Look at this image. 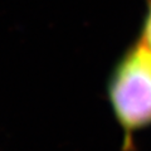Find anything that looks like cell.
Listing matches in <instances>:
<instances>
[{
    "mask_svg": "<svg viewBox=\"0 0 151 151\" xmlns=\"http://www.w3.org/2000/svg\"><path fill=\"white\" fill-rule=\"evenodd\" d=\"M108 98L127 136L151 125V49L141 40L126 52L113 69Z\"/></svg>",
    "mask_w": 151,
    "mask_h": 151,
    "instance_id": "1",
    "label": "cell"
},
{
    "mask_svg": "<svg viewBox=\"0 0 151 151\" xmlns=\"http://www.w3.org/2000/svg\"><path fill=\"white\" fill-rule=\"evenodd\" d=\"M141 42L149 49H151V0H147V8H146L142 32H141Z\"/></svg>",
    "mask_w": 151,
    "mask_h": 151,
    "instance_id": "2",
    "label": "cell"
}]
</instances>
